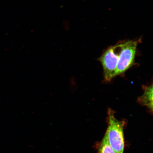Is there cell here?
I'll use <instances>...</instances> for the list:
<instances>
[{
	"instance_id": "cell-1",
	"label": "cell",
	"mask_w": 153,
	"mask_h": 153,
	"mask_svg": "<svg viewBox=\"0 0 153 153\" xmlns=\"http://www.w3.org/2000/svg\"><path fill=\"white\" fill-rule=\"evenodd\" d=\"M108 127L106 132L109 143L115 153H123L124 149V122L117 119L114 111L108 109Z\"/></svg>"
},
{
	"instance_id": "cell-2",
	"label": "cell",
	"mask_w": 153,
	"mask_h": 153,
	"mask_svg": "<svg viewBox=\"0 0 153 153\" xmlns=\"http://www.w3.org/2000/svg\"><path fill=\"white\" fill-rule=\"evenodd\" d=\"M120 41V49L116 72V76L122 75L133 65L137 45L141 39Z\"/></svg>"
},
{
	"instance_id": "cell-3",
	"label": "cell",
	"mask_w": 153,
	"mask_h": 153,
	"mask_svg": "<svg viewBox=\"0 0 153 153\" xmlns=\"http://www.w3.org/2000/svg\"><path fill=\"white\" fill-rule=\"evenodd\" d=\"M120 49V42L107 49L99 57L98 60L102 65L105 81L110 82L116 76L118 56Z\"/></svg>"
},
{
	"instance_id": "cell-4",
	"label": "cell",
	"mask_w": 153,
	"mask_h": 153,
	"mask_svg": "<svg viewBox=\"0 0 153 153\" xmlns=\"http://www.w3.org/2000/svg\"><path fill=\"white\" fill-rule=\"evenodd\" d=\"M143 94L138 97V102L147 107L150 112L153 111V85H143Z\"/></svg>"
},
{
	"instance_id": "cell-5",
	"label": "cell",
	"mask_w": 153,
	"mask_h": 153,
	"mask_svg": "<svg viewBox=\"0 0 153 153\" xmlns=\"http://www.w3.org/2000/svg\"><path fill=\"white\" fill-rule=\"evenodd\" d=\"M97 153H115L109 143L108 134L106 132L99 144Z\"/></svg>"
}]
</instances>
